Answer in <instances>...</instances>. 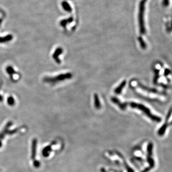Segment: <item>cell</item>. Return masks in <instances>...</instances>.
Masks as SVG:
<instances>
[{
  "instance_id": "5b68a950",
  "label": "cell",
  "mask_w": 172,
  "mask_h": 172,
  "mask_svg": "<svg viewBox=\"0 0 172 172\" xmlns=\"http://www.w3.org/2000/svg\"><path fill=\"white\" fill-rule=\"evenodd\" d=\"M63 53V49L61 48H58L56 49L55 52L53 55V57L56 61V62L57 63H60V60L59 59L58 57L60 55L62 54Z\"/></svg>"
},
{
  "instance_id": "277c9868",
  "label": "cell",
  "mask_w": 172,
  "mask_h": 172,
  "mask_svg": "<svg viewBox=\"0 0 172 172\" xmlns=\"http://www.w3.org/2000/svg\"><path fill=\"white\" fill-rule=\"evenodd\" d=\"M37 141L36 139H33L32 144V154H31V159H32L33 162L36 161V147Z\"/></svg>"
},
{
  "instance_id": "8992f818",
  "label": "cell",
  "mask_w": 172,
  "mask_h": 172,
  "mask_svg": "<svg viewBox=\"0 0 172 172\" xmlns=\"http://www.w3.org/2000/svg\"><path fill=\"white\" fill-rule=\"evenodd\" d=\"M112 101L114 104L118 106L119 108L122 110H124L127 108V106L126 103H121L118 99H117L116 98H112Z\"/></svg>"
},
{
  "instance_id": "3957f363",
  "label": "cell",
  "mask_w": 172,
  "mask_h": 172,
  "mask_svg": "<svg viewBox=\"0 0 172 172\" xmlns=\"http://www.w3.org/2000/svg\"><path fill=\"white\" fill-rule=\"evenodd\" d=\"M11 124H12V123L11 122H9L8 124H7L5 127L4 129L1 132V133H0V148L2 146V139H4L5 136H6L7 133H9L11 134V133L13 134V133H14L18 131L17 129H16L10 132L8 129L9 128L10 126H11Z\"/></svg>"
},
{
  "instance_id": "7c38bea8",
  "label": "cell",
  "mask_w": 172,
  "mask_h": 172,
  "mask_svg": "<svg viewBox=\"0 0 172 172\" xmlns=\"http://www.w3.org/2000/svg\"><path fill=\"white\" fill-rule=\"evenodd\" d=\"M139 42H140V45H141V48L143 49L146 48V44H145L144 41L142 40V39H141V38H140V39H139Z\"/></svg>"
},
{
  "instance_id": "8fae6325",
  "label": "cell",
  "mask_w": 172,
  "mask_h": 172,
  "mask_svg": "<svg viewBox=\"0 0 172 172\" xmlns=\"http://www.w3.org/2000/svg\"><path fill=\"white\" fill-rule=\"evenodd\" d=\"M6 71L10 75H13V74L15 73V71L13 70V68L11 67H7V69H6Z\"/></svg>"
},
{
  "instance_id": "9c48e42d",
  "label": "cell",
  "mask_w": 172,
  "mask_h": 172,
  "mask_svg": "<svg viewBox=\"0 0 172 172\" xmlns=\"http://www.w3.org/2000/svg\"><path fill=\"white\" fill-rule=\"evenodd\" d=\"M13 36L9 34L8 36H5V37H0V43H5L6 42L10 41L13 39Z\"/></svg>"
},
{
  "instance_id": "7a4b0ae2",
  "label": "cell",
  "mask_w": 172,
  "mask_h": 172,
  "mask_svg": "<svg viewBox=\"0 0 172 172\" xmlns=\"http://www.w3.org/2000/svg\"><path fill=\"white\" fill-rule=\"evenodd\" d=\"M72 75L71 73H68L67 74H61L55 77H45L44 78V80L48 83H55L61 81L70 79L72 77Z\"/></svg>"
},
{
  "instance_id": "52a82bcc",
  "label": "cell",
  "mask_w": 172,
  "mask_h": 172,
  "mask_svg": "<svg viewBox=\"0 0 172 172\" xmlns=\"http://www.w3.org/2000/svg\"><path fill=\"white\" fill-rule=\"evenodd\" d=\"M126 84V81L125 80H124L123 81H122V82L121 83L120 85H119V86H118V87L115 89V90H114V93H115V94H121V92H122V90L124 89V88Z\"/></svg>"
},
{
  "instance_id": "6da1fadb",
  "label": "cell",
  "mask_w": 172,
  "mask_h": 172,
  "mask_svg": "<svg viewBox=\"0 0 172 172\" xmlns=\"http://www.w3.org/2000/svg\"><path fill=\"white\" fill-rule=\"evenodd\" d=\"M126 104H127V106L129 105L131 108L139 109L142 112H144L145 115H147V116L150 118L151 119L154 121H160L161 119L160 118L153 115L150 112V109H149L147 107H145L144 105L133 102H130L129 103H126Z\"/></svg>"
},
{
  "instance_id": "30bf717a",
  "label": "cell",
  "mask_w": 172,
  "mask_h": 172,
  "mask_svg": "<svg viewBox=\"0 0 172 172\" xmlns=\"http://www.w3.org/2000/svg\"><path fill=\"white\" fill-rule=\"evenodd\" d=\"M7 102L9 105L13 106L14 104L15 101H14V99L12 97H10L8 99H7Z\"/></svg>"
},
{
  "instance_id": "ba28073f",
  "label": "cell",
  "mask_w": 172,
  "mask_h": 172,
  "mask_svg": "<svg viewBox=\"0 0 172 172\" xmlns=\"http://www.w3.org/2000/svg\"><path fill=\"white\" fill-rule=\"evenodd\" d=\"M94 106L96 109H99L101 108V103L100 102L98 95L97 94H94Z\"/></svg>"
}]
</instances>
